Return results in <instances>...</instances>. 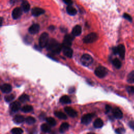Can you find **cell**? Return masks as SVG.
<instances>
[{
	"label": "cell",
	"mask_w": 134,
	"mask_h": 134,
	"mask_svg": "<svg viewBox=\"0 0 134 134\" xmlns=\"http://www.w3.org/2000/svg\"><path fill=\"white\" fill-rule=\"evenodd\" d=\"M15 96L14 94H10V95H6L5 96L4 99L6 102H10L11 101H12L14 99H15Z\"/></svg>",
	"instance_id": "cell-33"
},
{
	"label": "cell",
	"mask_w": 134,
	"mask_h": 134,
	"mask_svg": "<svg viewBox=\"0 0 134 134\" xmlns=\"http://www.w3.org/2000/svg\"><path fill=\"white\" fill-rule=\"evenodd\" d=\"M88 134H95L94 133H88Z\"/></svg>",
	"instance_id": "cell-43"
},
{
	"label": "cell",
	"mask_w": 134,
	"mask_h": 134,
	"mask_svg": "<svg viewBox=\"0 0 134 134\" xmlns=\"http://www.w3.org/2000/svg\"><path fill=\"white\" fill-rule=\"evenodd\" d=\"M40 26L38 24H34L28 29V32L31 34H36L39 31Z\"/></svg>",
	"instance_id": "cell-9"
},
{
	"label": "cell",
	"mask_w": 134,
	"mask_h": 134,
	"mask_svg": "<svg viewBox=\"0 0 134 134\" xmlns=\"http://www.w3.org/2000/svg\"><path fill=\"white\" fill-rule=\"evenodd\" d=\"M25 120V119L24 117L23 116L20 115H16L14 117V119H13L14 123H15L16 124H17L23 123V121H24Z\"/></svg>",
	"instance_id": "cell-19"
},
{
	"label": "cell",
	"mask_w": 134,
	"mask_h": 134,
	"mask_svg": "<svg viewBox=\"0 0 134 134\" xmlns=\"http://www.w3.org/2000/svg\"><path fill=\"white\" fill-rule=\"evenodd\" d=\"M117 54H118L121 59H124L125 56V47L123 45H120L117 47Z\"/></svg>",
	"instance_id": "cell-8"
},
{
	"label": "cell",
	"mask_w": 134,
	"mask_h": 134,
	"mask_svg": "<svg viewBox=\"0 0 134 134\" xmlns=\"http://www.w3.org/2000/svg\"><path fill=\"white\" fill-rule=\"evenodd\" d=\"M19 100L22 103H25L29 100V97L26 94H23L19 97Z\"/></svg>",
	"instance_id": "cell-29"
},
{
	"label": "cell",
	"mask_w": 134,
	"mask_h": 134,
	"mask_svg": "<svg viewBox=\"0 0 134 134\" xmlns=\"http://www.w3.org/2000/svg\"><path fill=\"white\" fill-rule=\"evenodd\" d=\"M45 13V10L39 7H34L32 9V14L34 16H38Z\"/></svg>",
	"instance_id": "cell-11"
},
{
	"label": "cell",
	"mask_w": 134,
	"mask_h": 134,
	"mask_svg": "<svg viewBox=\"0 0 134 134\" xmlns=\"http://www.w3.org/2000/svg\"><path fill=\"white\" fill-rule=\"evenodd\" d=\"M49 29H50V31H53V30H55V27L51 25V26H50L49 27Z\"/></svg>",
	"instance_id": "cell-41"
},
{
	"label": "cell",
	"mask_w": 134,
	"mask_h": 134,
	"mask_svg": "<svg viewBox=\"0 0 134 134\" xmlns=\"http://www.w3.org/2000/svg\"><path fill=\"white\" fill-rule=\"evenodd\" d=\"M55 115L56 117H57L58 118L62 119V120H66L67 118V115L64 114V113L61 112H55Z\"/></svg>",
	"instance_id": "cell-26"
},
{
	"label": "cell",
	"mask_w": 134,
	"mask_h": 134,
	"mask_svg": "<svg viewBox=\"0 0 134 134\" xmlns=\"http://www.w3.org/2000/svg\"><path fill=\"white\" fill-rule=\"evenodd\" d=\"M41 129L45 133H49L51 130V128L48 124H43L41 126Z\"/></svg>",
	"instance_id": "cell-24"
},
{
	"label": "cell",
	"mask_w": 134,
	"mask_h": 134,
	"mask_svg": "<svg viewBox=\"0 0 134 134\" xmlns=\"http://www.w3.org/2000/svg\"><path fill=\"white\" fill-rule=\"evenodd\" d=\"M16 2V0H11V1H10V3L12 4H14V3Z\"/></svg>",
	"instance_id": "cell-42"
},
{
	"label": "cell",
	"mask_w": 134,
	"mask_h": 134,
	"mask_svg": "<svg viewBox=\"0 0 134 134\" xmlns=\"http://www.w3.org/2000/svg\"><path fill=\"white\" fill-rule=\"evenodd\" d=\"M47 123L50 126H54L56 125V121L54 118L52 117H48L46 119Z\"/></svg>",
	"instance_id": "cell-27"
},
{
	"label": "cell",
	"mask_w": 134,
	"mask_h": 134,
	"mask_svg": "<svg viewBox=\"0 0 134 134\" xmlns=\"http://www.w3.org/2000/svg\"><path fill=\"white\" fill-rule=\"evenodd\" d=\"M74 36L70 34H67L65 35L63 42V47H70L72 45V41L74 39Z\"/></svg>",
	"instance_id": "cell-6"
},
{
	"label": "cell",
	"mask_w": 134,
	"mask_h": 134,
	"mask_svg": "<svg viewBox=\"0 0 134 134\" xmlns=\"http://www.w3.org/2000/svg\"><path fill=\"white\" fill-rule=\"evenodd\" d=\"M20 108V104L19 103L17 102H14L11 104L10 108L12 111L16 112H17Z\"/></svg>",
	"instance_id": "cell-17"
},
{
	"label": "cell",
	"mask_w": 134,
	"mask_h": 134,
	"mask_svg": "<svg viewBox=\"0 0 134 134\" xmlns=\"http://www.w3.org/2000/svg\"><path fill=\"white\" fill-rule=\"evenodd\" d=\"M98 38V36L96 33L92 32L87 35L83 39V42L86 44H90L95 42Z\"/></svg>",
	"instance_id": "cell-3"
},
{
	"label": "cell",
	"mask_w": 134,
	"mask_h": 134,
	"mask_svg": "<svg viewBox=\"0 0 134 134\" xmlns=\"http://www.w3.org/2000/svg\"><path fill=\"white\" fill-rule=\"evenodd\" d=\"M32 37L31 36H26L24 38V41L25 43L27 44H29L32 43Z\"/></svg>",
	"instance_id": "cell-34"
},
{
	"label": "cell",
	"mask_w": 134,
	"mask_h": 134,
	"mask_svg": "<svg viewBox=\"0 0 134 134\" xmlns=\"http://www.w3.org/2000/svg\"><path fill=\"white\" fill-rule=\"evenodd\" d=\"M81 63L83 65L85 66H89L93 62V58L92 57L88 54L83 55L81 59Z\"/></svg>",
	"instance_id": "cell-5"
},
{
	"label": "cell",
	"mask_w": 134,
	"mask_h": 134,
	"mask_svg": "<svg viewBox=\"0 0 134 134\" xmlns=\"http://www.w3.org/2000/svg\"><path fill=\"white\" fill-rule=\"evenodd\" d=\"M25 121L27 124H28L29 125H32L35 123L36 120L35 118L31 117V116H29V117H27L25 119Z\"/></svg>",
	"instance_id": "cell-32"
},
{
	"label": "cell",
	"mask_w": 134,
	"mask_h": 134,
	"mask_svg": "<svg viewBox=\"0 0 134 134\" xmlns=\"http://www.w3.org/2000/svg\"><path fill=\"white\" fill-rule=\"evenodd\" d=\"M32 109H33V108H32V107L31 105H26L23 107L22 108V111L24 113H29L32 111Z\"/></svg>",
	"instance_id": "cell-28"
},
{
	"label": "cell",
	"mask_w": 134,
	"mask_h": 134,
	"mask_svg": "<svg viewBox=\"0 0 134 134\" xmlns=\"http://www.w3.org/2000/svg\"><path fill=\"white\" fill-rule=\"evenodd\" d=\"M49 35L47 32H44L40 35L39 39V45L41 48H45L47 46L49 43Z\"/></svg>",
	"instance_id": "cell-2"
},
{
	"label": "cell",
	"mask_w": 134,
	"mask_h": 134,
	"mask_svg": "<svg viewBox=\"0 0 134 134\" xmlns=\"http://www.w3.org/2000/svg\"><path fill=\"white\" fill-rule=\"evenodd\" d=\"M115 132L117 134H124L125 132V130L123 128H118L115 130Z\"/></svg>",
	"instance_id": "cell-36"
},
{
	"label": "cell",
	"mask_w": 134,
	"mask_h": 134,
	"mask_svg": "<svg viewBox=\"0 0 134 134\" xmlns=\"http://www.w3.org/2000/svg\"><path fill=\"white\" fill-rule=\"evenodd\" d=\"M128 125L131 128L133 129L134 130V121H130Z\"/></svg>",
	"instance_id": "cell-40"
},
{
	"label": "cell",
	"mask_w": 134,
	"mask_h": 134,
	"mask_svg": "<svg viewBox=\"0 0 134 134\" xmlns=\"http://www.w3.org/2000/svg\"><path fill=\"white\" fill-rule=\"evenodd\" d=\"M11 133L13 134H22L23 130L20 128L15 127L11 130Z\"/></svg>",
	"instance_id": "cell-31"
},
{
	"label": "cell",
	"mask_w": 134,
	"mask_h": 134,
	"mask_svg": "<svg viewBox=\"0 0 134 134\" xmlns=\"http://www.w3.org/2000/svg\"><path fill=\"white\" fill-rule=\"evenodd\" d=\"M113 64L116 69H120L121 67V61L117 58H115L112 61Z\"/></svg>",
	"instance_id": "cell-25"
},
{
	"label": "cell",
	"mask_w": 134,
	"mask_h": 134,
	"mask_svg": "<svg viewBox=\"0 0 134 134\" xmlns=\"http://www.w3.org/2000/svg\"><path fill=\"white\" fill-rule=\"evenodd\" d=\"M64 2V3L68 5H72L73 4V2L72 0H62Z\"/></svg>",
	"instance_id": "cell-38"
},
{
	"label": "cell",
	"mask_w": 134,
	"mask_h": 134,
	"mask_svg": "<svg viewBox=\"0 0 134 134\" xmlns=\"http://www.w3.org/2000/svg\"><path fill=\"white\" fill-rule=\"evenodd\" d=\"M113 114L114 117L117 119H121L123 117V113L121 110L117 108H116L113 110Z\"/></svg>",
	"instance_id": "cell-14"
},
{
	"label": "cell",
	"mask_w": 134,
	"mask_h": 134,
	"mask_svg": "<svg viewBox=\"0 0 134 134\" xmlns=\"http://www.w3.org/2000/svg\"><path fill=\"white\" fill-rule=\"evenodd\" d=\"M60 102L63 104H70L71 102V101L69 96L67 95H64L60 98Z\"/></svg>",
	"instance_id": "cell-23"
},
{
	"label": "cell",
	"mask_w": 134,
	"mask_h": 134,
	"mask_svg": "<svg viewBox=\"0 0 134 134\" xmlns=\"http://www.w3.org/2000/svg\"><path fill=\"white\" fill-rule=\"evenodd\" d=\"M107 73H108V70L103 67L100 66L96 68L95 70V75L100 78H103L105 77Z\"/></svg>",
	"instance_id": "cell-4"
},
{
	"label": "cell",
	"mask_w": 134,
	"mask_h": 134,
	"mask_svg": "<svg viewBox=\"0 0 134 134\" xmlns=\"http://www.w3.org/2000/svg\"><path fill=\"white\" fill-rule=\"evenodd\" d=\"M47 50L53 54H59L63 48L62 45L59 44L57 41L54 39H50L47 46Z\"/></svg>",
	"instance_id": "cell-1"
},
{
	"label": "cell",
	"mask_w": 134,
	"mask_h": 134,
	"mask_svg": "<svg viewBox=\"0 0 134 134\" xmlns=\"http://www.w3.org/2000/svg\"><path fill=\"white\" fill-rule=\"evenodd\" d=\"M22 14V9L20 7H16L12 12V17L14 19H17L20 17Z\"/></svg>",
	"instance_id": "cell-10"
},
{
	"label": "cell",
	"mask_w": 134,
	"mask_h": 134,
	"mask_svg": "<svg viewBox=\"0 0 134 134\" xmlns=\"http://www.w3.org/2000/svg\"><path fill=\"white\" fill-rule=\"evenodd\" d=\"M64 111L69 116L71 117H75L77 116V112L70 107H66L64 108Z\"/></svg>",
	"instance_id": "cell-13"
},
{
	"label": "cell",
	"mask_w": 134,
	"mask_h": 134,
	"mask_svg": "<svg viewBox=\"0 0 134 134\" xmlns=\"http://www.w3.org/2000/svg\"><path fill=\"white\" fill-rule=\"evenodd\" d=\"M63 52L64 56L68 58H72L73 55V50L70 47H63Z\"/></svg>",
	"instance_id": "cell-12"
},
{
	"label": "cell",
	"mask_w": 134,
	"mask_h": 134,
	"mask_svg": "<svg viewBox=\"0 0 134 134\" xmlns=\"http://www.w3.org/2000/svg\"><path fill=\"white\" fill-rule=\"evenodd\" d=\"M93 116V114H87L83 116L81 118V123L84 125L89 124L91 121Z\"/></svg>",
	"instance_id": "cell-7"
},
{
	"label": "cell",
	"mask_w": 134,
	"mask_h": 134,
	"mask_svg": "<svg viewBox=\"0 0 134 134\" xmlns=\"http://www.w3.org/2000/svg\"><path fill=\"white\" fill-rule=\"evenodd\" d=\"M103 121L101 118H97L93 123L94 127L96 128H100L103 126Z\"/></svg>",
	"instance_id": "cell-21"
},
{
	"label": "cell",
	"mask_w": 134,
	"mask_h": 134,
	"mask_svg": "<svg viewBox=\"0 0 134 134\" xmlns=\"http://www.w3.org/2000/svg\"><path fill=\"white\" fill-rule=\"evenodd\" d=\"M69 125L67 123H62L60 127L59 128V132L60 133H64L65 132L69 129Z\"/></svg>",
	"instance_id": "cell-22"
},
{
	"label": "cell",
	"mask_w": 134,
	"mask_h": 134,
	"mask_svg": "<svg viewBox=\"0 0 134 134\" xmlns=\"http://www.w3.org/2000/svg\"><path fill=\"white\" fill-rule=\"evenodd\" d=\"M1 90L3 93H8L12 91V87L10 84H3L1 87Z\"/></svg>",
	"instance_id": "cell-16"
},
{
	"label": "cell",
	"mask_w": 134,
	"mask_h": 134,
	"mask_svg": "<svg viewBox=\"0 0 134 134\" xmlns=\"http://www.w3.org/2000/svg\"><path fill=\"white\" fill-rule=\"evenodd\" d=\"M66 10L68 14L70 15H75L77 13L76 9L73 7L72 5H68Z\"/></svg>",
	"instance_id": "cell-18"
},
{
	"label": "cell",
	"mask_w": 134,
	"mask_h": 134,
	"mask_svg": "<svg viewBox=\"0 0 134 134\" xmlns=\"http://www.w3.org/2000/svg\"><path fill=\"white\" fill-rule=\"evenodd\" d=\"M112 109L111 106L109 105H106L105 106V110H106V113H108L110 111H111V110Z\"/></svg>",
	"instance_id": "cell-39"
},
{
	"label": "cell",
	"mask_w": 134,
	"mask_h": 134,
	"mask_svg": "<svg viewBox=\"0 0 134 134\" xmlns=\"http://www.w3.org/2000/svg\"><path fill=\"white\" fill-rule=\"evenodd\" d=\"M22 7L24 12H27L30 9V5L26 0H23L22 3Z\"/></svg>",
	"instance_id": "cell-20"
},
{
	"label": "cell",
	"mask_w": 134,
	"mask_h": 134,
	"mask_svg": "<svg viewBox=\"0 0 134 134\" xmlns=\"http://www.w3.org/2000/svg\"><path fill=\"white\" fill-rule=\"evenodd\" d=\"M127 81L130 83H134V71H132L128 75L127 77Z\"/></svg>",
	"instance_id": "cell-30"
},
{
	"label": "cell",
	"mask_w": 134,
	"mask_h": 134,
	"mask_svg": "<svg viewBox=\"0 0 134 134\" xmlns=\"http://www.w3.org/2000/svg\"><path fill=\"white\" fill-rule=\"evenodd\" d=\"M81 32H82L81 27L80 25H76L73 27L72 29V35L74 36H79L81 34Z\"/></svg>",
	"instance_id": "cell-15"
},
{
	"label": "cell",
	"mask_w": 134,
	"mask_h": 134,
	"mask_svg": "<svg viewBox=\"0 0 134 134\" xmlns=\"http://www.w3.org/2000/svg\"><path fill=\"white\" fill-rule=\"evenodd\" d=\"M126 89L127 92H128V93L129 94L134 93V88L133 87H127Z\"/></svg>",
	"instance_id": "cell-37"
},
{
	"label": "cell",
	"mask_w": 134,
	"mask_h": 134,
	"mask_svg": "<svg viewBox=\"0 0 134 134\" xmlns=\"http://www.w3.org/2000/svg\"><path fill=\"white\" fill-rule=\"evenodd\" d=\"M123 17L125 19H126L127 20H128V21L130 22H132L133 21V19H132V17L130 16V15H129L128 14H127V13H124L123 14Z\"/></svg>",
	"instance_id": "cell-35"
}]
</instances>
